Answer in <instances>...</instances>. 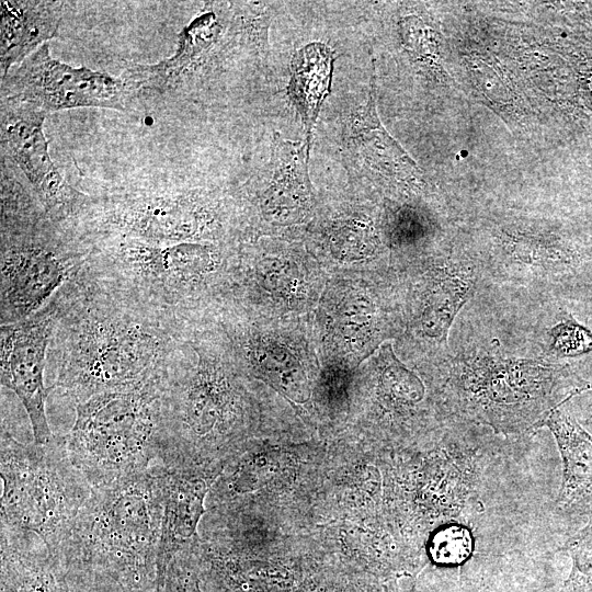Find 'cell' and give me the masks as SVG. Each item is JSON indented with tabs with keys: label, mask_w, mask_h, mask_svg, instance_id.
<instances>
[{
	"label": "cell",
	"mask_w": 592,
	"mask_h": 592,
	"mask_svg": "<svg viewBox=\"0 0 592 592\" xmlns=\"http://www.w3.org/2000/svg\"><path fill=\"white\" fill-rule=\"evenodd\" d=\"M52 304L50 387L75 406L161 378L189 327L88 265Z\"/></svg>",
	"instance_id": "1"
},
{
	"label": "cell",
	"mask_w": 592,
	"mask_h": 592,
	"mask_svg": "<svg viewBox=\"0 0 592 592\" xmlns=\"http://www.w3.org/2000/svg\"><path fill=\"white\" fill-rule=\"evenodd\" d=\"M65 8L62 1L0 2L1 77L56 36Z\"/></svg>",
	"instance_id": "20"
},
{
	"label": "cell",
	"mask_w": 592,
	"mask_h": 592,
	"mask_svg": "<svg viewBox=\"0 0 592 592\" xmlns=\"http://www.w3.org/2000/svg\"><path fill=\"white\" fill-rule=\"evenodd\" d=\"M384 585L364 572L325 568L309 571L294 592H383Z\"/></svg>",
	"instance_id": "25"
},
{
	"label": "cell",
	"mask_w": 592,
	"mask_h": 592,
	"mask_svg": "<svg viewBox=\"0 0 592 592\" xmlns=\"http://www.w3.org/2000/svg\"><path fill=\"white\" fill-rule=\"evenodd\" d=\"M425 543L426 560L446 569L463 566L474 550L473 533L468 525L459 522L437 527Z\"/></svg>",
	"instance_id": "23"
},
{
	"label": "cell",
	"mask_w": 592,
	"mask_h": 592,
	"mask_svg": "<svg viewBox=\"0 0 592 592\" xmlns=\"http://www.w3.org/2000/svg\"><path fill=\"white\" fill-rule=\"evenodd\" d=\"M1 98L32 104L48 114L78 107L128 111L138 95L124 75L72 67L55 59L46 43L1 77Z\"/></svg>",
	"instance_id": "11"
},
{
	"label": "cell",
	"mask_w": 592,
	"mask_h": 592,
	"mask_svg": "<svg viewBox=\"0 0 592 592\" xmlns=\"http://www.w3.org/2000/svg\"><path fill=\"white\" fill-rule=\"evenodd\" d=\"M1 592H69L61 560L34 534L1 528Z\"/></svg>",
	"instance_id": "19"
},
{
	"label": "cell",
	"mask_w": 592,
	"mask_h": 592,
	"mask_svg": "<svg viewBox=\"0 0 592 592\" xmlns=\"http://www.w3.org/2000/svg\"><path fill=\"white\" fill-rule=\"evenodd\" d=\"M542 346L546 358L563 362L562 358L578 357L592 351V332L565 311L546 332Z\"/></svg>",
	"instance_id": "24"
},
{
	"label": "cell",
	"mask_w": 592,
	"mask_h": 592,
	"mask_svg": "<svg viewBox=\"0 0 592 592\" xmlns=\"http://www.w3.org/2000/svg\"><path fill=\"white\" fill-rule=\"evenodd\" d=\"M1 527L36 535L60 559L92 487L72 464L66 436L24 444L1 430Z\"/></svg>",
	"instance_id": "6"
},
{
	"label": "cell",
	"mask_w": 592,
	"mask_h": 592,
	"mask_svg": "<svg viewBox=\"0 0 592 592\" xmlns=\"http://www.w3.org/2000/svg\"><path fill=\"white\" fill-rule=\"evenodd\" d=\"M560 550L569 554L572 567L558 592H592V515Z\"/></svg>",
	"instance_id": "26"
},
{
	"label": "cell",
	"mask_w": 592,
	"mask_h": 592,
	"mask_svg": "<svg viewBox=\"0 0 592 592\" xmlns=\"http://www.w3.org/2000/svg\"><path fill=\"white\" fill-rule=\"evenodd\" d=\"M434 378L452 419L505 437L540 429L551 411L592 389L568 362L508 355L479 343L448 348L436 360Z\"/></svg>",
	"instance_id": "3"
},
{
	"label": "cell",
	"mask_w": 592,
	"mask_h": 592,
	"mask_svg": "<svg viewBox=\"0 0 592 592\" xmlns=\"http://www.w3.org/2000/svg\"><path fill=\"white\" fill-rule=\"evenodd\" d=\"M163 477L164 501L159 540V587L172 558L197 536V524L205 512L206 493L217 478L200 471L170 469L164 466Z\"/></svg>",
	"instance_id": "18"
},
{
	"label": "cell",
	"mask_w": 592,
	"mask_h": 592,
	"mask_svg": "<svg viewBox=\"0 0 592 592\" xmlns=\"http://www.w3.org/2000/svg\"><path fill=\"white\" fill-rule=\"evenodd\" d=\"M161 379L76 405L67 449L92 488L141 474L159 457Z\"/></svg>",
	"instance_id": "7"
},
{
	"label": "cell",
	"mask_w": 592,
	"mask_h": 592,
	"mask_svg": "<svg viewBox=\"0 0 592 592\" xmlns=\"http://www.w3.org/2000/svg\"><path fill=\"white\" fill-rule=\"evenodd\" d=\"M91 244L52 220L27 183L1 160V325L46 308L87 267Z\"/></svg>",
	"instance_id": "5"
},
{
	"label": "cell",
	"mask_w": 592,
	"mask_h": 592,
	"mask_svg": "<svg viewBox=\"0 0 592 592\" xmlns=\"http://www.w3.org/2000/svg\"><path fill=\"white\" fill-rule=\"evenodd\" d=\"M310 146L274 135L270 161L259 178L257 204L262 217L275 225L303 223L314 206L308 174Z\"/></svg>",
	"instance_id": "16"
},
{
	"label": "cell",
	"mask_w": 592,
	"mask_h": 592,
	"mask_svg": "<svg viewBox=\"0 0 592 592\" xmlns=\"http://www.w3.org/2000/svg\"><path fill=\"white\" fill-rule=\"evenodd\" d=\"M562 460V481L555 501L561 516L589 519L592 515V435L561 407L545 419Z\"/></svg>",
	"instance_id": "17"
},
{
	"label": "cell",
	"mask_w": 592,
	"mask_h": 592,
	"mask_svg": "<svg viewBox=\"0 0 592 592\" xmlns=\"http://www.w3.org/2000/svg\"><path fill=\"white\" fill-rule=\"evenodd\" d=\"M481 280L473 252H447L423 267L415 283L410 327L437 358L448 350L451 329Z\"/></svg>",
	"instance_id": "14"
},
{
	"label": "cell",
	"mask_w": 592,
	"mask_h": 592,
	"mask_svg": "<svg viewBox=\"0 0 592 592\" xmlns=\"http://www.w3.org/2000/svg\"><path fill=\"white\" fill-rule=\"evenodd\" d=\"M590 419H592V415L590 417Z\"/></svg>",
	"instance_id": "30"
},
{
	"label": "cell",
	"mask_w": 592,
	"mask_h": 592,
	"mask_svg": "<svg viewBox=\"0 0 592 592\" xmlns=\"http://www.w3.org/2000/svg\"><path fill=\"white\" fill-rule=\"evenodd\" d=\"M482 425L453 419L428 439L429 451L403 466L395 491V514L409 527L413 551L423 559L419 536L426 542L437 527L463 523L478 498L486 464L487 436Z\"/></svg>",
	"instance_id": "8"
},
{
	"label": "cell",
	"mask_w": 592,
	"mask_h": 592,
	"mask_svg": "<svg viewBox=\"0 0 592 592\" xmlns=\"http://www.w3.org/2000/svg\"><path fill=\"white\" fill-rule=\"evenodd\" d=\"M219 201L169 181L133 183L101 195L78 230L88 240L128 238L146 242H208L220 236Z\"/></svg>",
	"instance_id": "9"
},
{
	"label": "cell",
	"mask_w": 592,
	"mask_h": 592,
	"mask_svg": "<svg viewBox=\"0 0 592 592\" xmlns=\"http://www.w3.org/2000/svg\"><path fill=\"white\" fill-rule=\"evenodd\" d=\"M158 592H206L192 542L172 558Z\"/></svg>",
	"instance_id": "28"
},
{
	"label": "cell",
	"mask_w": 592,
	"mask_h": 592,
	"mask_svg": "<svg viewBox=\"0 0 592 592\" xmlns=\"http://www.w3.org/2000/svg\"><path fill=\"white\" fill-rule=\"evenodd\" d=\"M46 116V112L32 104L1 98V158L22 172L52 220L78 230L93 195L72 186L54 164L44 134Z\"/></svg>",
	"instance_id": "12"
},
{
	"label": "cell",
	"mask_w": 592,
	"mask_h": 592,
	"mask_svg": "<svg viewBox=\"0 0 592 592\" xmlns=\"http://www.w3.org/2000/svg\"><path fill=\"white\" fill-rule=\"evenodd\" d=\"M89 269L189 321V309L221 265L212 242L157 243L128 238L89 240Z\"/></svg>",
	"instance_id": "10"
},
{
	"label": "cell",
	"mask_w": 592,
	"mask_h": 592,
	"mask_svg": "<svg viewBox=\"0 0 592 592\" xmlns=\"http://www.w3.org/2000/svg\"><path fill=\"white\" fill-rule=\"evenodd\" d=\"M383 592H392L388 587L384 585Z\"/></svg>",
	"instance_id": "29"
},
{
	"label": "cell",
	"mask_w": 592,
	"mask_h": 592,
	"mask_svg": "<svg viewBox=\"0 0 592 592\" xmlns=\"http://www.w3.org/2000/svg\"><path fill=\"white\" fill-rule=\"evenodd\" d=\"M374 75L366 104L355 109L346 119L343 136L345 146L367 167L389 175L409 178L417 172V164L379 119Z\"/></svg>",
	"instance_id": "21"
},
{
	"label": "cell",
	"mask_w": 592,
	"mask_h": 592,
	"mask_svg": "<svg viewBox=\"0 0 592 592\" xmlns=\"http://www.w3.org/2000/svg\"><path fill=\"white\" fill-rule=\"evenodd\" d=\"M163 466L93 487L61 547L69 592H158Z\"/></svg>",
	"instance_id": "2"
},
{
	"label": "cell",
	"mask_w": 592,
	"mask_h": 592,
	"mask_svg": "<svg viewBox=\"0 0 592 592\" xmlns=\"http://www.w3.org/2000/svg\"><path fill=\"white\" fill-rule=\"evenodd\" d=\"M54 328V305L14 323L1 325V385L22 402L33 431L34 443L45 444L50 431L45 403L52 387L45 386V368Z\"/></svg>",
	"instance_id": "15"
},
{
	"label": "cell",
	"mask_w": 592,
	"mask_h": 592,
	"mask_svg": "<svg viewBox=\"0 0 592 592\" xmlns=\"http://www.w3.org/2000/svg\"><path fill=\"white\" fill-rule=\"evenodd\" d=\"M333 60L332 50L319 42L306 45L292 59L287 95L301 117L309 146L321 104L330 93Z\"/></svg>",
	"instance_id": "22"
},
{
	"label": "cell",
	"mask_w": 592,
	"mask_h": 592,
	"mask_svg": "<svg viewBox=\"0 0 592 592\" xmlns=\"http://www.w3.org/2000/svg\"><path fill=\"white\" fill-rule=\"evenodd\" d=\"M187 327L161 379L159 457L218 476L247 434V396L228 362Z\"/></svg>",
	"instance_id": "4"
},
{
	"label": "cell",
	"mask_w": 592,
	"mask_h": 592,
	"mask_svg": "<svg viewBox=\"0 0 592 592\" xmlns=\"http://www.w3.org/2000/svg\"><path fill=\"white\" fill-rule=\"evenodd\" d=\"M487 277L498 284L549 293L587 273V254L556 234L501 228L491 247L474 254Z\"/></svg>",
	"instance_id": "13"
},
{
	"label": "cell",
	"mask_w": 592,
	"mask_h": 592,
	"mask_svg": "<svg viewBox=\"0 0 592 592\" xmlns=\"http://www.w3.org/2000/svg\"><path fill=\"white\" fill-rule=\"evenodd\" d=\"M330 244L338 257L366 258L378 247V236L371 220L352 218L338 221L330 235Z\"/></svg>",
	"instance_id": "27"
}]
</instances>
